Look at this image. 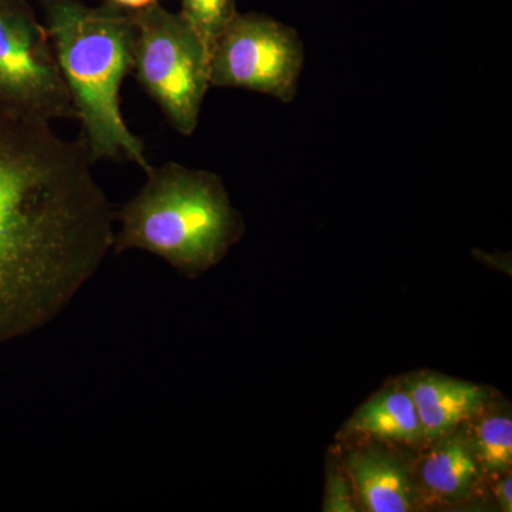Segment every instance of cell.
Here are the masks:
<instances>
[{
	"mask_svg": "<svg viewBox=\"0 0 512 512\" xmlns=\"http://www.w3.org/2000/svg\"><path fill=\"white\" fill-rule=\"evenodd\" d=\"M93 164L80 138L0 111V345L52 322L113 249Z\"/></svg>",
	"mask_w": 512,
	"mask_h": 512,
	"instance_id": "obj_1",
	"label": "cell"
},
{
	"mask_svg": "<svg viewBox=\"0 0 512 512\" xmlns=\"http://www.w3.org/2000/svg\"><path fill=\"white\" fill-rule=\"evenodd\" d=\"M57 66L82 126L80 140L93 163L109 158L151 164L143 141L121 113L120 92L133 72L136 26L130 12L114 5L90 8L82 0H39Z\"/></svg>",
	"mask_w": 512,
	"mask_h": 512,
	"instance_id": "obj_2",
	"label": "cell"
},
{
	"mask_svg": "<svg viewBox=\"0 0 512 512\" xmlns=\"http://www.w3.org/2000/svg\"><path fill=\"white\" fill-rule=\"evenodd\" d=\"M146 174L136 197L114 212L113 251H146L188 279L220 264L245 229L220 175L173 161Z\"/></svg>",
	"mask_w": 512,
	"mask_h": 512,
	"instance_id": "obj_3",
	"label": "cell"
},
{
	"mask_svg": "<svg viewBox=\"0 0 512 512\" xmlns=\"http://www.w3.org/2000/svg\"><path fill=\"white\" fill-rule=\"evenodd\" d=\"M136 26L133 72L181 136L200 123L210 83V50L181 13L154 3L130 12Z\"/></svg>",
	"mask_w": 512,
	"mask_h": 512,
	"instance_id": "obj_4",
	"label": "cell"
},
{
	"mask_svg": "<svg viewBox=\"0 0 512 512\" xmlns=\"http://www.w3.org/2000/svg\"><path fill=\"white\" fill-rule=\"evenodd\" d=\"M0 111L47 123L77 120L45 25L28 0H0Z\"/></svg>",
	"mask_w": 512,
	"mask_h": 512,
	"instance_id": "obj_5",
	"label": "cell"
},
{
	"mask_svg": "<svg viewBox=\"0 0 512 512\" xmlns=\"http://www.w3.org/2000/svg\"><path fill=\"white\" fill-rule=\"evenodd\" d=\"M305 46L269 16L237 13L210 50L211 87L244 89L289 104L298 96Z\"/></svg>",
	"mask_w": 512,
	"mask_h": 512,
	"instance_id": "obj_6",
	"label": "cell"
},
{
	"mask_svg": "<svg viewBox=\"0 0 512 512\" xmlns=\"http://www.w3.org/2000/svg\"><path fill=\"white\" fill-rule=\"evenodd\" d=\"M419 413L424 440H439L478 416L488 394L466 380L440 375L414 376L404 383Z\"/></svg>",
	"mask_w": 512,
	"mask_h": 512,
	"instance_id": "obj_7",
	"label": "cell"
},
{
	"mask_svg": "<svg viewBox=\"0 0 512 512\" xmlns=\"http://www.w3.org/2000/svg\"><path fill=\"white\" fill-rule=\"evenodd\" d=\"M350 481L370 512H409L414 508L412 480L403 463L389 454L366 450L348 458Z\"/></svg>",
	"mask_w": 512,
	"mask_h": 512,
	"instance_id": "obj_8",
	"label": "cell"
},
{
	"mask_svg": "<svg viewBox=\"0 0 512 512\" xmlns=\"http://www.w3.org/2000/svg\"><path fill=\"white\" fill-rule=\"evenodd\" d=\"M349 430L394 443L416 444L424 440L416 404L406 387H394L363 404L353 416Z\"/></svg>",
	"mask_w": 512,
	"mask_h": 512,
	"instance_id": "obj_9",
	"label": "cell"
},
{
	"mask_svg": "<svg viewBox=\"0 0 512 512\" xmlns=\"http://www.w3.org/2000/svg\"><path fill=\"white\" fill-rule=\"evenodd\" d=\"M481 473L466 439L448 434L424 457L420 468L424 487L446 503L466 497Z\"/></svg>",
	"mask_w": 512,
	"mask_h": 512,
	"instance_id": "obj_10",
	"label": "cell"
},
{
	"mask_svg": "<svg viewBox=\"0 0 512 512\" xmlns=\"http://www.w3.org/2000/svg\"><path fill=\"white\" fill-rule=\"evenodd\" d=\"M471 453L487 473H507L512 466V420L507 414L478 421L466 439Z\"/></svg>",
	"mask_w": 512,
	"mask_h": 512,
	"instance_id": "obj_11",
	"label": "cell"
},
{
	"mask_svg": "<svg viewBox=\"0 0 512 512\" xmlns=\"http://www.w3.org/2000/svg\"><path fill=\"white\" fill-rule=\"evenodd\" d=\"M180 13L211 50L238 12L235 0H181Z\"/></svg>",
	"mask_w": 512,
	"mask_h": 512,
	"instance_id": "obj_12",
	"label": "cell"
},
{
	"mask_svg": "<svg viewBox=\"0 0 512 512\" xmlns=\"http://www.w3.org/2000/svg\"><path fill=\"white\" fill-rule=\"evenodd\" d=\"M356 510L355 503H353L352 481L343 476L340 471H332L328 476V483H326L323 511L355 512Z\"/></svg>",
	"mask_w": 512,
	"mask_h": 512,
	"instance_id": "obj_13",
	"label": "cell"
},
{
	"mask_svg": "<svg viewBox=\"0 0 512 512\" xmlns=\"http://www.w3.org/2000/svg\"><path fill=\"white\" fill-rule=\"evenodd\" d=\"M495 495H497L498 503H500L501 510L504 512L512 511V478L510 474L505 476L503 480L498 483L497 491H495Z\"/></svg>",
	"mask_w": 512,
	"mask_h": 512,
	"instance_id": "obj_14",
	"label": "cell"
},
{
	"mask_svg": "<svg viewBox=\"0 0 512 512\" xmlns=\"http://www.w3.org/2000/svg\"><path fill=\"white\" fill-rule=\"evenodd\" d=\"M158 0H109L110 5L117 6L120 9H127L130 12L146 9L148 6L154 5Z\"/></svg>",
	"mask_w": 512,
	"mask_h": 512,
	"instance_id": "obj_15",
	"label": "cell"
}]
</instances>
